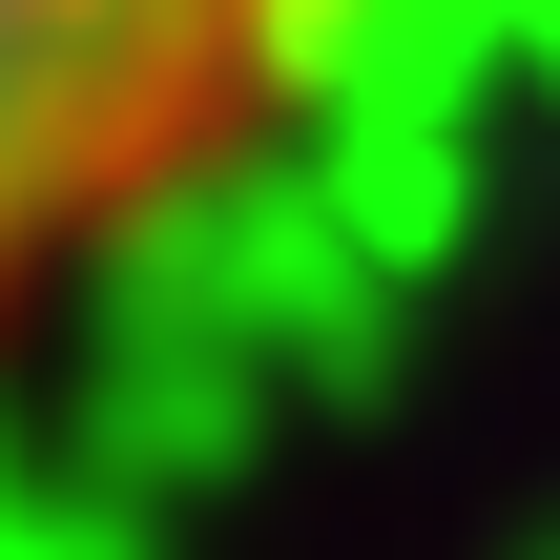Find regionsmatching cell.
<instances>
[{"label":"cell","instance_id":"cell-1","mask_svg":"<svg viewBox=\"0 0 560 560\" xmlns=\"http://www.w3.org/2000/svg\"><path fill=\"white\" fill-rule=\"evenodd\" d=\"M332 0H0V353L145 270L312 83Z\"/></svg>","mask_w":560,"mask_h":560}]
</instances>
